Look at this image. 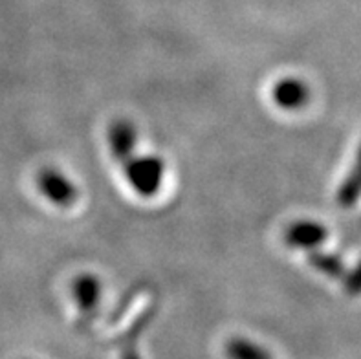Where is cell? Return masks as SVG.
Segmentation results:
<instances>
[{"label": "cell", "instance_id": "6da1fadb", "mask_svg": "<svg viewBox=\"0 0 361 359\" xmlns=\"http://www.w3.org/2000/svg\"><path fill=\"white\" fill-rule=\"evenodd\" d=\"M125 164V178L128 185L140 196L151 198L161 189L165 176V164L160 156L143 154L130 156Z\"/></svg>", "mask_w": 361, "mask_h": 359}, {"label": "cell", "instance_id": "7a4b0ae2", "mask_svg": "<svg viewBox=\"0 0 361 359\" xmlns=\"http://www.w3.org/2000/svg\"><path fill=\"white\" fill-rule=\"evenodd\" d=\"M37 187L46 200L59 207H70L79 196L78 187L73 185L72 180L54 167L42 169L37 176Z\"/></svg>", "mask_w": 361, "mask_h": 359}, {"label": "cell", "instance_id": "3957f363", "mask_svg": "<svg viewBox=\"0 0 361 359\" xmlns=\"http://www.w3.org/2000/svg\"><path fill=\"white\" fill-rule=\"evenodd\" d=\"M329 237V231L323 224L316 220H298L290 224L284 231V241L290 248L298 250H316Z\"/></svg>", "mask_w": 361, "mask_h": 359}, {"label": "cell", "instance_id": "277c9868", "mask_svg": "<svg viewBox=\"0 0 361 359\" xmlns=\"http://www.w3.org/2000/svg\"><path fill=\"white\" fill-rule=\"evenodd\" d=\"M271 99L283 110H299L310 99V90L302 79L283 78L271 88Z\"/></svg>", "mask_w": 361, "mask_h": 359}, {"label": "cell", "instance_id": "5b68a950", "mask_svg": "<svg viewBox=\"0 0 361 359\" xmlns=\"http://www.w3.org/2000/svg\"><path fill=\"white\" fill-rule=\"evenodd\" d=\"M109 145L116 162H127L137 145L136 127L128 119H116L109 128Z\"/></svg>", "mask_w": 361, "mask_h": 359}, {"label": "cell", "instance_id": "8992f818", "mask_svg": "<svg viewBox=\"0 0 361 359\" xmlns=\"http://www.w3.org/2000/svg\"><path fill=\"white\" fill-rule=\"evenodd\" d=\"M72 296L82 314H92L101 299V282L96 275L82 273L72 282Z\"/></svg>", "mask_w": 361, "mask_h": 359}, {"label": "cell", "instance_id": "52a82bcc", "mask_svg": "<svg viewBox=\"0 0 361 359\" xmlns=\"http://www.w3.org/2000/svg\"><path fill=\"white\" fill-rule=\"evenodd\" d=\"M361 198V147L357 150L356 164H354L353 171L348 173V176L345 178L343 183L339 185L338 195H336V202H338L341 207L348 209V207H354V205L360 202Z\"/></svg>", "mask_w": 361, "mask_h": 359}, {"label": "cell", "instance_id": "ba28073f", "mask_svg": "<svg viewBox=\"0 0 361 359\" xmlns=\"http://www.w3.org/2000/svg\"><path fill=\"white\" fill-rule=\"evenodd\" d=\"M308 264L316 272L323 273L330 279H343V275L347 273V266H345V260L339 257L338 253H332V251H321V250H312L308 253Z\"/></svg>", "mask_w": 361, "mask_h": 359}, {"label": "cell", "instance_id": "9c48e42d", "mask_svg": "<svg viewBox=\"0 0 361 359\" xmlns=\"http://www.w3.org/2000/svg\"><path fill=\"white\" fill-rule=\"evenodd\" d=\"M226 355L228 359H274L264 346L246 339V337H233L226 343Z\"/></svg>", "mask_w": 361, "mask_h": 359}, {"label": "cell", "instance_id": "30bf717a", "mask_svg": "<svg viewBox=\"0 0 361 359\" xmlns=\"http://www.w3.org/2000/svg\"><path fill=\"white\" fill-rule=\"evenodd\" d=\"M343 282L345 291H347L348 296H361V260L350 269V272L345 273Z\"/></svg>", "mask_w": 361, "mask_h": 359}]
</instances>
